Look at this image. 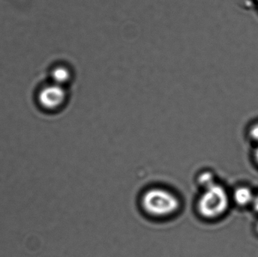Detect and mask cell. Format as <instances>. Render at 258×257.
Masks as SVG:
<instances>
[{
  "instance_id": "obj_1",
  "label": "cell",
  "mask_w": 258,
  "mask_h": 257,
  "mask_svg": "<svg viewBox=\"0 0 258 257\" xmlns=\"http://www.w3.org/2000/svg\"><path fill=\"white\" fill-rule=\"evenodd\" d=\"M142 211L155 219H167L177 214L181 208L178 196L165 187H153L146 190L140 199Z\"/></svg>"
},
{
  "instance_id": "obj_2",
  "label": "cell",
  "mask_w": 258,
  "mask_h": 257,
  "mask_svg": "<svg viewBox=\"0 0 258 257\" xmlns=\"http://www.w3.org/2000/svg\"><path fill=\"white\" fill-rule=\"evenodd\" d=\"M228 208V194L222 186L217 184L204 189L196 204L199 215L206 220L219 218Z\"/></svg>"
},
{
  "instance_id": "obj_3",
  "label": "cell",
  "mask_w": 258,
  "mask_h": 257,
  "mask_svg": "<svg viewBox=\"0 0 258 257\" xmlns=\"http://www.w3.org/2000/svg\"><path fill=\"white\" fill-rule=\"evenodd\" d=\"M63 92L57 88H48L44 89L39 95V103L46 110H56L64 102Z\"/></svg>"
},
{
  "instance_id": "obj_4",
  "label": "cell",
  "mask_w": 258,
  "mask_h": 257,
  "mask_svg": "<svg viewBox=\"0 0 258 257\" xmlns=\"http://www.w3.org/2000/svg\"><path fill=\"white\" fill-rule=\"evenodd\" d=\"M233 197H234L235 202L239 206H246V205L252 203L254 199L251 190L245 187H240L236 189L235 190Z\"/></svg>"
},
{
  "instance_id": "obj_5",
  "label": "cell",
  "mask_w": 258,
  "mask_h": 257,
  "mask_svg": "<svg viewBox=\"0 0 258 257\" xmlns=\"http://www.w3.org/2000/svg\"><path fill=\"white\" fill-rule=\"evenodd\" d=\"M197 183L204 190L211 187L215 183V176L210 172H203L197 178Z\"/></svg>"
},
{
  "instance_id": "obj_6",
  "label": "cell",
  "mask_w": 258,
  "mask_h": 257,
  "mask_svg": "<svg viewBox=\"0 0 258 257\" xmlns=\"http://www.w3.org/2000/svg\"><path fill=\"white\" fill-rule=\"evenodd\" d=\"M250 137L254 141L258 142V124L253 125L249 131Z\"/></svg>"
},
{
  "instance_id": "obj_7",
  "label": "cell",
  "mask_w": 258,
  "mask_h": 257,
  "mask_svg": "<svg viewBox=\"0 0 258 257\" xmlns=\"http://www.w3.org/2000/svg\"><path fill=\"white\" fill-rule=\"evenodd\" d=\"M253 207H254V210H255L256 212L258 213V195L257 196H255L254 199V201L252 202Z\"/></svg>"
},
{
  "instance_id": "obj_8",
  "label": "cell",
  "mask_w": 258,
  "mask_h": 257,
  "mask_svg": "<svg viewBox=\"0 0 258 257\" xmlns=\"http://www.w3.org/2000/svg\"><path fill=\"white\" fill-rule=\"evenodd\" d=\"M254 156H255L256 161L258 163V148L256 149L255 152H254Z\"/></svg>"
},
{
  "instance_id": "obj_9",
  "label": "cell",
  "mask_w": 258,
  "mask_h": 257,
  "mask_svg": "<svg viewBox=\"0 0 258 257\" xmlns=\"http://www.w3.org/2000/svg\"><path fill=\"white\" fill-rule=\"evenodd\" d=\"M257 232H258V224H257Z\"/></svg>"
},
{
  "instance_id": "obj_10",
  "label": "cell",
  "mask_w": 258,
  "mask_h": 257,
  "mask_svg": "<svg viewBox=\"0 0 258 257\" xmlns=\"http://www.w3.org/2000/svg\"><path fill=\"white\" fill-rule=\"evenodd\" d=\"M257 2H258V0H257Z\"/></svg>"
}]
</instances>
